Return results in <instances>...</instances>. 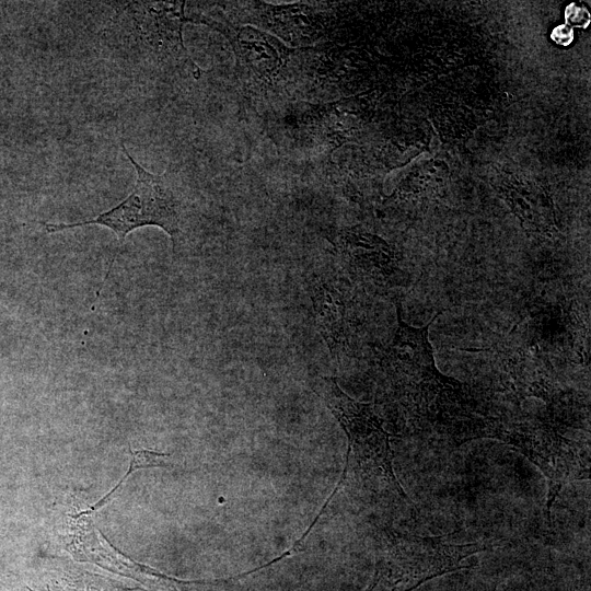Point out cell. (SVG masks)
<instances>
[{"label":"cell","mask_w":591,"mask_h":591,"mask_svg":"<svg viewBox=\"0 0 591 591\" xmlns=\"http://www.w3.org/2000/svg\"><path fill=\"white\" fill-rule=\"evenodd\" d=\"M395 305L397 328L392 341L382 349L381 368L413 414L445 429L460 442L465 441L479 416L467 386L437 369L428 339L431 323L444 310L426 326L416 328L403 321L399 301Z\"/></svg>","instance_id":"6da1fadb"},{"label":"cell","mask_w":591,"mask_h":591,"mask_svg":"<svg viewBox=\"0 0 591 591\" xmlns=\"http://www.w3.org/2000/svg\"><path fill=\"white\" fill-rule=\"evenodd\" d=\"M312 390L346 432L348 452H352L357 465L380 475L398 495L406 497L393 470L390 434L383 428L374 406L351 398L340 389L335 378H316Z\"/></svg>","instance_id":"5b68a950"},{"label":"cell","mask_w":591,"mask_h":591,"mask_svg":"<svg viewBox=\"0 0 591 591\" xmlns=\"http://www.w3.org/2000/svg\"><path fill=\"white\" fill-rule=\"evenodd\" d=\"M85 591H126L125 589L118 587H112L111 584L104 581H97L91 579L86 582Z\"/></svg>","instance_id":"8fae6325"},{"label":"cell","mask_w":591,"mask_h":591,"mask_svg":"<svg viewBox=\"0 0 591 591\" xmlns=\"http://www.w3.org/2000/svg\"><path fill=\"white\" fill-rule=\"evenodd\" d=\"M490 591H496V590H490Z\"/></svg>","instance_id":"7c38bea8"},{"label":"cell","mask_w":591,"mask_h":591,"mask_svg":"<svg viewBox=\"0 0 591 591\" xmlns=\"http://www.w3.org/2000/svg\"><path fill=\"white\" fill-rule=\"evenodd\" d=\"M120 147L137 174L132 192L121 202L88 220L72 223L42 222L48 233L90 224L106 227L115 233L118 241L117 247L96 292L95 300L100 297L109 276L118 251L131 231L147 225L159 227L171 237L174 252L179 244L182 232V198L171 173L157 175L148 172L130 155L124 141L120 142Z\"/></svg>","instance_id":"7a4b0ae2"},{"label":"cell","mask_w":591,"mask_h":591,"mask_svg":"<svg viewBox=\"0 0 591 591\" xmlns=\"http://www.w3.org/2000/svg\"><path fill=\"white\" fill-rule=\"evenodd\" d=\"M552 39L561 46H568L573 40V31L567 24L555 27L551 34Z\"/></svg>","instance_id":"30bf717a"},{"label":"cell","mask_w":591,"mask_h":591,"mask_svg":"<svg viewBox=\"0 0 591 591\" xmlns=\"http://www.w3.org/2000/svg\"><path fill=\"white\" fill-rule=\"evenodd\" d=\"M309 289L316 327L332 358L338 360L347 350L350 338L347 300L341 290L323 276L313 277Z\"/></svg>","instance_id":"8992f818"},{"label":"cell","mask_w":591,"mask_h":591,"mask_svg":"<svg viewBox=\"0 0 591 591\" xmlns=\"http://www.w3.org/2000/svg\"><path fill=\"white\" fill-rule=\"evenodd\" d=\"M565 18L568 24L571 26L587 27L590 21L589 12L583 7H578L571 3L566 8Z\"/></svg>","instance_id":"9c48e42d"},{"label":"cell","mask_w":591,"mask_h":591,"mask_svg":"<svg viewBox=\"0 0 591 591\" xmlns=\"http://www.w3.org/2000/svg\"><path fill=\"white\" fill-rule=\"evenodd\" d=\"M482 544H451L442 537L398 536L381 552L373 579L363 591H412L437 576L470 568Z\"/></svg>","instance_id":"3957f363"},{"label":"cell","mask_w":591,"mask_h":591,"mask_svg":"<svg viewBox=\"0 0 591 591\" xmlns=\"http://www.w3.org/2000/svg\"><path fill=\"white\" fill-rule=\"evenodd\" d=\"M482 437L500 439L517 447L543 472L548 479V518L563 486L589 477V467L578 445L547 422L485 417L478 433V438Z\"/></svg>","instance_id":"277c9868"},{"label":"cell","mask_w":591,"mask_h":591,"mask_svg":"<svg viewBox=\"0 0 591 591\" xmlns=\"http://www.w3.org/2000/svg\"><path fill=\"white\" fill-rule=\"evenodd\" d=\"M132 460L130 462L129 468L126 472V474L121 477V479L113 487L112 490H109L102 499H100L97 502H95L89 510L91 512L101 509L106 502H108L109 497L123 485V483L135 471L139 468H147V467H157V466H163V460L165 457H169V453H160L151 450H136L130 451Z\"/></svg>","instance_id":"ba28073f"},{"label":"cell","mask_w":591,"mask_h":591,"mask_svg":"<svg viewBox=\"0 0 591 591\" xmlns=\"http://www.w3.org/2000/svg\"><path fill=\"white\" fill-rule=\"evenodd\" d=\"M338 253L349 264V268L370 276H386L392 273L391 256L382 245L362 244L347 237L337 246Z\"/></svg>","instance_id":"52a82bcc"}]
</instances>
